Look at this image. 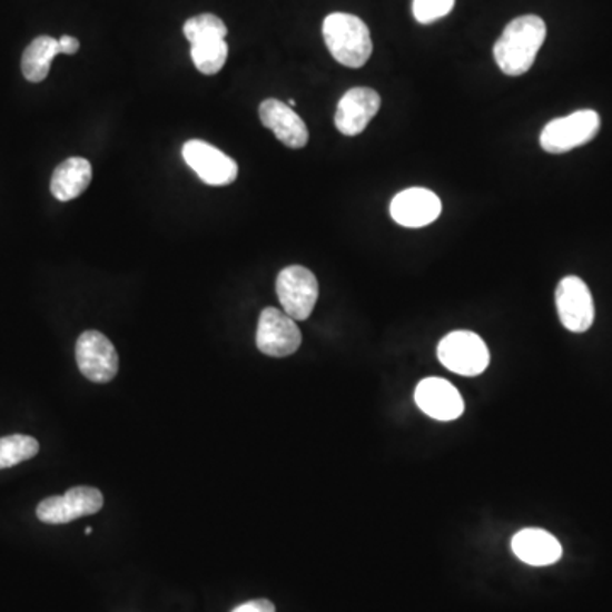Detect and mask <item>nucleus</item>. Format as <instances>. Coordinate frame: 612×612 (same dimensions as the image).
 <instances>
[{
	"label": "nucleus",
	"instance_id": "obj_1",
	"mask_svg": "<svg viewBox=\"0 0 612 612\" xmlns=\"http://www.w3.org/2000/svg\"><path fill=\"white\" fill-rule=\"evenodd\" d=\"M546 40V24L540 16L527 14L509 22L494 47L499 69L505 76H524L534 66Z\"/></svg>",
	"mask_w": 612,
	"mask_h": 612
},
{
	"label": "nucleus",
	"instance_id": "obj_2",
	"mask_svg": "<svg viewBox=\"0 0 612 612\" xmlns=\"http://www.w3.org/2000/svg\"><path fill=\"white\" fill-rule=\"evenodd\" d=\"M325 45L340 66L361 69L373 53L369 28L363 19L347 12H332L322 26Z\"/></svg>",
	"mask_w": 612,
	"mask_h": 612
},
{
	"label": "nucleus",
	"instance_id": "obj_3",
	"mask_svg": "<svg viewBox=\"0 0 612 612\" xmlns=\"http://www.w3.org/2000/svg\"><path fill=\"white\" fill-rule=\"evenodd\" d=\"M599 130L601 116L592 109H582L547 122L541 131L540 144L547 154H565L594 140Z\"/></svg>",
	"mask_w": 612,
	"mask_h": 612
},
{
	"label": "nucleus",
	"instance_id": "obj_4",
	"mask_svg": "<svg viewBox=\"0 0 612 612\" xmlns=\"http://www.w3.org/2000/svg\"><path fill=\"white\" fill-rule=\"evenodd\" d=\"M441 363L462 376H478L490 363V353L482 337L475 332L456 330L444 337L437 347Z\"/></svg>",
	"mask_w": 612,
	"mask_h": 612
},
{
	"label": "nucleus",
	"instance_id": "obj_5",
	"mask_svg": "<svg viewBox=\"0 0 612 612\" xmlns=\"http://www.w3.org/2000/svg\"><path fill=\"white\" fill-rule=\"evenodd\" d=\"M276 293L286 315L296 322L306 320L317 305L318 282L306 267L289 266L279 273Z\"/></svg>",
	"mask_w": 612,
	"mask_h": 612
},
{
	"label": "nucleus",
	"instance_id": "obj_6",
	"mask_svg": "<svg viewBox=\"0 0 612 612\" xmlns=\"http://www.w3.org/2000/svg\"><path fill=\"white\" fill-rule=\"evenodd\" d=\"M76 359L80 373L95 383H109L119 369V357L116 347L105 334L87 330L76 344Z\"/></svg>",
	"mask_w": 612,
	"mask_h": 612
},
{
	"label": "nucleus",
	"instance_id": "obj_7",
	"mask_svg": "<svg viewBox=\"0 0 612 612\" xmlns=\"http://www.w3.org/2000/svg\"><path fill=\"white\" fill-rule=\"evenodd\" d=\"M105 505V497L95 486H73L66 495L48 497L37 507V515L45 524H67L76 519L96 514Z\"/></svg>",
	"mask_w": 612,
	"mask_h": 612
},
{
	"label": "nucleus",
	"instance_id": "obj_8",
	"mask_svg": "<svg viewBox=\"0 0 612 612\" xmlns=\"http://www.w3.org/2000/svg\"><path fill=\"white\" fill-rule=\"evenodd\" d=\"M257 349L270 357H288L302 346L296 320L278 308H264L256 334Z\"/></svg>",
	"mask_w": 612,
	"mask_h": 612
},
{
	"label": "nucleus",
	"instance_id": "obj_9",
	"mask_svg": "<svg viewBox=\"0 0 612 612\" xmlns=\"http://www.w3.org/2000/svg\"><path fill=\"white\" fill-rule=\"evenodd\" d=\"M556 310L566 330L582 334L594 324L595 310L591 289L576 276H566L556 288Z\"/></svg>",
	"mask_w": 612,
	"mask_h": 612
},
{
	"label": "nucleus",
	"instance_id": "obj_10",
	"mask_svg": "<svg viewBox=\"0 0 612 612\" xmlns=\"http://www.w3.org/2000/svg\"><path fill=\"white\" fill-rule=\"evenodd\" d=\"M182 157L208 186H230L238 176V166L231 157L203 140L184 144Z\"/></svg>",
	"mask_w": 612,
	"mask_h": 612
},
{
	"label": "nucleus",
	"instance_id": "obj_11",
	"mask_svg": "<svg viewBox=\"0 0 612 612\" xmlns=\"http://www.w3.org/2000/svg\"><path fill=\"white\" fill-rule=\"evenodd\" d=\"M382 98L369 87H354L347 90L335 111V128L346 137H356L378 115Z\"/></svg>",
	"mask_w": 612,
	"mask_h": 612
},
{
	"label": "nucleus",
	"instance_id": "obj_12",
	"mask_svg": "<svg viewBox=\"0 0 612 612\" xmlns=\"http://www.w3.org/2000/svg\"><path fill=\"white\" fill-rule=\"evenodd\" d=\"M443 211L440 196L425 188L398 193L389 205L393 220L405 228H422L434 224Z\"/></svg>",
	"mask_w": 612,
	"mask_h": 612
},
{
	"label": "nucleus",
	"instance_id": "obj_13",
	"mask_svg": "<svg viewBox=\"0 0 612 612\" xmlns=\"http://www.w3.org/2000/svg\"><path fill=\"white\" fill-rule=\"evenodd\" d=\"M415 404L428 417L454 421L465 412V402L456 388L443 378H425L415 388Z\"/></svg>",
	"mask_w": 612,
	"mask_h": 612
},
{
	"label": "nucleus",
	"instance_id": "obj_14",
	"mask_svg": "<svg viewBox=\"0 0 612 612\" xmlns=\"http://www.w3.org/2000/svg\"><path fill=\"white\" fill-rule=\"evenodd\" d=\"M260 121L269 128L282 144L289 148H303L308 144V128L305 121L278 99H266L259 108Z\"/></svg>",
	"mask_w": 612,
	"mask_h": 612
},
{
	"label": "nucleus",
	"instance_id": "obj_15",
	"mask_svg": "<svg viewBox=\"0 0 612 612\" xmlns=\"http://www.w3.org/2000/svg\"><path fill=\"white\" fill-rule=\"evenodd\" d=\"M512 551L521 562L533 566L553 565L562 559L563 553L562 544L553 534L536 527L519 531L512 537Z\"/></svg>",
	"mask_w": 612,
	"mask_h": 612
},
{
	"label": "nucleus",
	"instance_id": "obj_16",
	"mask_svg": "<svg viewBox=\"0 0 612 612\" xmlns=\"http://www.w3.org/2000/svg\"><path fill=\"white\" fill-rule=\"evenodd\" d=\"M92 180V166L82 157H72L61 162L51 176V195L58 201L67 203L79 198Z\"/></svg>",
	"mask_w": 612,
	"mask_h": 612
},
{
	"label": "nucleus",
	"instance_id": "obj_17",
	"mask_svg": "<svg viewBox=\"0 0 612 612\" xmlns=\"http://www.w3.org/2000/svg\"><path fill=\"white\" fill-rule=\"evenodd\" d=\"M61 53L60 43L51 37L34 38L22 53L21 70L26 80L33 83L43 82L50 73L51 61Z\"/></svg>",
	"mask_w": 612,
	"mask_h": 612
},
{
	"label": "nucleus",
	"instance_id": "obj_18",
	"mask_svg": "<svg viewBox=\"0 0 612 612\" xmlns=\"http://www.w3.org/2000/svg\"><path fill=\"white\" fill-rule=\"evenodd\" d=\"M191 58L196 69L205 76H215L224 69L228 58V45L224 38L198 41L191 45Z\"/></svg>",
	"mask_w": 612,
	"mask_h": 612
},
{
	"label": "nucleus",
	"instance_id": "obj_19",
	"mask_svg": "<svg viewBox=\"0 0 612 612\" xmlns=\"http://www.w3.org/2000/svg\"><path fill=\"white\" fill-rule=\"evenodd\" d=\"M40 444L24 434L0 437V470L11 468L37 456Z\"/></svg>",
	"mask_w": 612,
	"mask_h": 612
},
{
	"label": "nucleus",
	"instance_id": "obj_20",
	"mask_svg": "<svg viewBox=\"0 0 612 612\" xmlns=\"http://www.w3.org/2000/svg\"><path fill=\"white\" fill-rule=\"evenodd\" d=\"M228 29L225 22L215 14H199L188 19L184 24V37L189 43L213 40V38H227Z\"/></svg>",
	"mask_w": 612,
	"mask_h": 612
},
{
	"label": "nucleus",
	"instance_id": "obj_21",
	"mask_svg": "<svg viewBox=\"0 0 612 612\" xmlns=\"http://www.w3.org/2000/svg\"><path fill=\"white\" fill-rule=\"evenodd\" d=\"M456 0H414L412 12H414L415 21L421 24H431L437 19L444 18L453 11Z\"/></svg>",
	"mask_w": 612,
	"mask_h": 612
},
{
	"label": "nucleus",
	"instance_id": "obj_22",
	"mask_svg": "<svg viewBox=\"0 0 612 612\" xmlns=\"http://www.w3.org/2000/svg\"><path fill=\"white\" fill-rule=\"evenodd\" d=\"M231 612H276L273 602L267 599H256V601L245 602L238 605Z\"/></svg>",
	"mask_w": 612,
	"mask_h": 612
},
{
	"label": "nucleus",
	"instance_id": "obj_23",
	"mask_svg": "<svg viewBox=\"0 0 612 612\" xmlns=\"http://www.w3.org/2000/svg\"><path fill=\"white\" fill-rule=\"evenodd\" d=\"M58 43H60L61 53L66 55H76L80 48L79 40L73 37H61Z\"/></svg>",
	"mask_w": 612,
	"mask_h": 612
},
{
	"label": "nucleus",
	"instance_id": "obj_24",
	"mask_svg": "<svg viewBox=\"0 0 612 612\" xmlns=\"http://www.w3.org/2000/svg\"><path fill=\"white\" fill-rule=\"evenodd\" d=\"M295 105H296L295 99H289V101H288L289 108H293V106H295Z\"/></svg>",
	"mask_w": 612,
	"mask_h": 612
},
{
	"label": "nucleus",
	"instance_id": "obj_25",
	"mask_svg": "<svg viewBox=\"0 0 612 612\" xmlns=\"http://www.w3.org/2000/svg\"><path fill=\"white\" fill-rule=\"evenodd\" d=\"M90 533H92V530H90V527H86V534H87V536H89Z\"/></svg>",
	"mask_w": 612,
	"mask_h": 612
}]
</instances>
